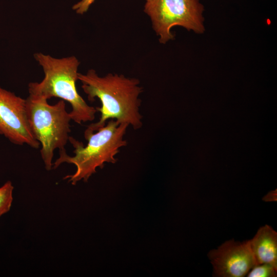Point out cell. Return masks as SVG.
<instances>
[{"label":"cell","mask_w":277,"mask_h":277,"mask_svg":"<svg viewBox=\"0 0 277 277\" xmlns=\"http://www.w3.org/2000/svg\"><path fill=\"white\" fill-rule=\"evenodd\" d=\"M25 100L29 128L40 144L42 159L49 171L52 169L54 150L65 149L69 141L71 116L63 100L50 105L46 98L29 93Z\"/></svg>","instance_id":"4"},{"label":"cell","mask_w":277,"mask_h":277,"mask_svg":"<svg viewBox=\"0 0 277 277\" xmlns=\"http://www.w3.org/2000/svg\"><path fill=\"white\" fill-rule=\"evenodd\" d=\"M95 1V0H81L73 6L72 9L77 14H83Z\"/></svg>","instance_id":"11"},{"label":"cell","mask_w":277,"mask_h":277,"mask_svg":"<svg viewBox=\"0 0 277 277\" xmlns=\"http://www.w3.org/2000/svg\"><path fill=\"white\" fill-rule=\"evenodd\" d=\"M248 242L256 265L269 264L277 268V233L271 227H260Z\"/></svg>","instance_id":"8"},{"label":"cell","mask_w":277,"mask_h":277,"mask_svg":"<svg viewBox=\"0 0 277 277\" xmlns=\"http://www.w3.org/2000/svg\"><path fill=\"white\" fill-rule=\"evenodd\" d=\"M204 11L200 0H149L144 6V12L150 17L162 44L174 38L171 29L176 26L197 34L203 33Z\"/></svg>","instance_id":"5"},{"label":"cell","mask_w":277,"mask_h":277,"mask_svg":"<svg viewBox=\"0 0 277 277\" xmlns=\"http://www.w3.org/2000/svg\"><path fill=\"white\" fill-rule=\"evenodd\" d=\"M213 275L220 277H243L256 265L248 241H226L209 251Z\"/></svg>","instance_id":"7"},{"label":"cell","mask_w":277,"mask_h":277,"mask_svg":"<svg viewBox=\"0 0 277 277\" xmlns=\"http://www.w3.org/2000/svg\"><path fill=\"white\" fill-rule=\"evenodd\" d=\"M42 68L44 78L28 85L29 93L42 96L47 100L58 97L68 102L71 106L69 112L71 120L78 124L91 122L97 110L89 106L77 92L80 62L74 56L58 58L41 52L34 55Z\"/></svg>","instance_id":"3"},{"label":"cell","mask_w":277,"mask_h":277,"mask_svg":"<svg viewBox=\"0 0 277 277\" xmlns=\"http://www.w3.org/2000/svg\"><path fill=\"white\" fill-rule=\"evenodd\" d=\"M277 268L269 264H261L254 266L247 274L248 277H275Z\"/></svg>","instance_id":"10"},{"label":"cell","mask_w":277,"mask_h":277,"mask_svg":"<svg viewBox=\"0 0 277 277\" xmlns=\"http://www.w3.org/2000/svg\"><path fill=\"white\" fill-rule=\"evenodd\" d=\"M78 80L90 102L98 98L101 107H96L101 113L99 121L88 126L85 130L95 132L104 126L108 120L130 125L134 130L143 126V116L140 112L143 91L140 81L123 75L108 73L100 76L93 69L86 74L78 73Z\"/></svg>","instance_id":"1"},{"label":"cell","mask_w":277,"mask_h":277,"mask_svg":"<svg viewBox=\"0 0 277 277\" xmlns=\"http://www.w3.org/2000/svg\"><path fill=\"white\" fill-rule=\"evenodd\" d=\"M146 1H149V0H146Z\"/></svg>","instance_id":"12"},{"label":"cell","mask_w":277,"mask_h":277,"mask_svg":"<svg viewBox=\"0 0 277 277\" xmlns=\"http://www.w3.org/2000/svg\"><path fill=\"white\" fill-rule=\"evenodd\" d=\"M128 127V124L110 120L96 132L85 130L84 137L88 142L85 146L83 142L70 136L69 141L74 148V155H68L66 149L60 150L59 157L53 163L52 168L56 169L64 163L73 164L76 168L75 172L64 179L73 185L81 180L87 182L97 168L102 169L106 163L116 162L115 155L120 148L127 145L124 137Z\"/></svg>","instance_id":"2"},{"label":"cell","mask_w":277,"mask_h":277,"mask_svg":"<svg viewBox=\"0 0 277 277\" xmlns=\"http://www.w3.org/2000/svg\"><path fill=\"white\" fill-rule=\"evenodd\" d=\"M13 189V186L10 181L0 187V217L10 210Z\"/></svg>","instance_id":"9"},{"label":"cell","mask_w":277,"mask_h":277,"mask_svg":"<svg viewBox=\"0 0 277 277\" xmlns=\"http://www.w3.org/2000/svg\"><path fill=\"white\" fill-rule=\"evenodd\" d=\"M0 134L17 145L26 144L34 149L40 147L29 128L25 99L1 87Z\"/></svg>","instance_id":"6"}]
</instances>
